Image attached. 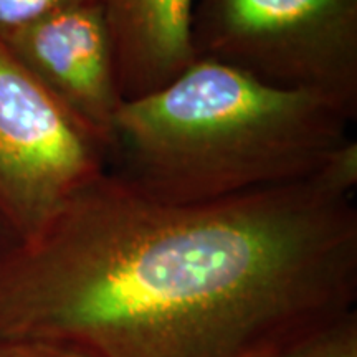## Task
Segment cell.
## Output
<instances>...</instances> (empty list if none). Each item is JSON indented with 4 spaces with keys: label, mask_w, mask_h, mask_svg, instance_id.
<instances>
[{
    "label": "cell",
    "mask_w": 357,
    "mask_h": 357,
    "mask_svg": "<svg viewBox=\"0 0 357 357\" xmlns=\"http://www.w3.org/2000/svg\"><path fill=\"white\" fill-rule=\"evenodd\" d=\"M96 0H0V42L56 13Z\"/></svg>",
    "instance_id": "cell-8"
},
{
    "label": "cell",
    "mask_w": 357,
    "mask_h": 357,
    "mask_svg": "<svg viewBox=\"0 0 357 357\" xmlns=\"http://www.w3.org/2000/svg\"><path fill=\"white\" fill-rule=\"evenodd\" d=\"M0 357H95L66 342L32 337H0Z\"/></svg>",
    "instance_id": "cell-10"
},
{
    "label": "cell",
    "mask_w": 357,
    "mask_h": 357,
    "mask_svg": "<svg viewBox=\"0 0 357 357\" xmlns=\"http://www.w3.org/2000/svg\"><path fill=\"white\" fill-rule=\"evenodd\" d=\"M124 101L158 91L195 61L194 0H100Z\"/></svg>",
    "instance_id": "cell-6"
},
{
    "label": "cell",
    "mask_w": 357,
    "mask_h": 357,
    "mask_svg": "<svg viewBox=\"0 0 357 357\" xmlns=\"http://www.w3.org/2000/svg\"><path fill=\"white\" fill-rule=\"evenodd\" d=\"M357 303V208L311 181L205 204L105 172L0 266V337L95 357H263Z\"/></svg>",
    "instance_id": "cell-1"
},
{
    "label": "cell",
    "mask_w": 357,
    "mask_h": 357,
    "mask_svg": "<svg viewBox=\"0 0 357 357\" xmlns=\"http://www.w3.org/2000/svg\"><path fill=\"white\" fill-rule=\"evenodd\" d=\"M2 43L109 151L124 98L100 0L56 13Z\"/></svg>",
    "instance_id": "cell-5"
},
{
    "label": "cell",
    "mask_w": 357,
    "mask_h": 357,
    "mask_svg": "<svg viewBox=\"0 0 357 357\" xmlns=\"http://www.w3.org/2000/svg\"><path fill=\"white\" fill-rule=\"evenodd\" d=\"M108 169V146L0 42V218L32 240Z\"/></svg>",
    "instance_id": "cell-4"
},
{
    "label": "cell",
    "mask_w": 357,
    "mask_h": 357,
    "mask_svg": "<svg viewBox=\"0 0 357 357\" xmlns=\"http://www.w3.org/2000/svg\"><path fill=\"white\" fill-rule=\"evenodd\" d=\"M263 357H357V310Z\"/></svg>",
    "instance_id": "cell-7"
},
{
    "label": "cell",
    "mask_w": 357,
    "mask_h": 357,
    "mask_svg": "<svg viewBox=\"0 0 357 357\" xmlns=\"http://www.w3.org/2000/svg\"><path fill=\"white\" fill-rule=\"evenodd\" d=\"M192 48L357 118V0H199Z\"/></svg>",
    "instance_id": "cell-3"
},
{
    "label": "cell",
    "mask_w": 357,
    "mask_h": 357,
    "mask_svg": "<svg viewBox=\"0 0 357 357\" xmlns=\"http://www.w3.org/2000/svg\"><path fill=\"white\" fill-rule=\"evenodd\" d=\"M310 181L331 194L351 197L357 185V142L347 137L334 147Z\"/></svg>",
    "instance_id": "cell-9"
},
{
    "label": "cell",
    "mask_w": 357,
    "mask_h": 357,
    "mask_svg": "<svg viewBox=\"0 0 357 357\" xmlns=\"http://www.w3.org/2000/svg\"><path fill=\"white\" fill-rule=\"evenodd\" d=\"M349 123L319 98L197 58L164 88L124 101L106 172L159 202H215L310 181Z\"/></svg>",
    "instance_id": "cell-2"
},
{
    "label": "cell",
    "mask_w": 357,
    "mask_h": 357,
    "mask_svg": "<svg viewBox=\"0 0 357 357\" xmlns=\"http://www.w3.org/2000/svg\"><path fill=\"white\" fill-rule=\"evenodd\" d=\"M22 243V240L15 235L10 227L0 218V266L6 263L8 257L15 252V248Z\"/></svg>",
    "instance_id": "cell-11"
}]
</instances>
